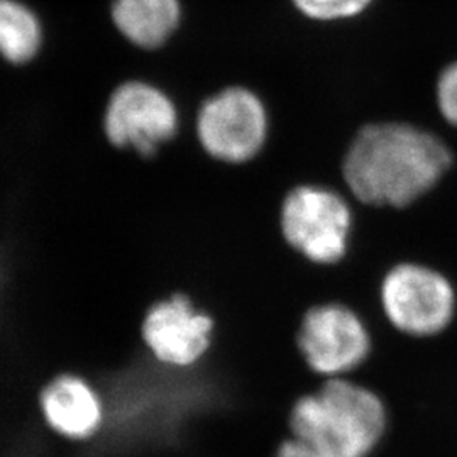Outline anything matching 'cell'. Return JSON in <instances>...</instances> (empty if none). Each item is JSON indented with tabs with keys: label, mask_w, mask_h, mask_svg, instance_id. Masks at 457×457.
<instances>
[{
	"label": "cell",
	"mask_w": 457,
	"mask_h": 457,
	"mask_svg": "<svg viewBox=\"0 0 457 457\" xmlns=\"http://www.w3.org/2000/svg\"><path fill=\"white\" fill-rule=\"evenodd\" d=\"M454 154L434 132L405 122L368 124L345 149L343 179L353 202L409 209L437 190Z\"/></svg>",
	"instance_id": "1"
},
{
	"label": "cell",
	"mask_w": 457,
	"mask_h": 457,
	"mask_svg": "<svg viewBox=\"0 0 457 457\" xmlns=\"http://www.w3.org/2000/svg\"><path fill=\"white\" fill-rule=\"evenodd\" d=\"M290 428L324 456L370 457L386 434L388 410L378 393L351 378H327L295 402Z\"/></svg>",
	"instance_id": "2"
},
{
	"label": "cell",
	"mask_w": 457,
	"mask_h": 457,
	"mask_svg": "<svg viewBox=\"0 0 457 457\" xmlns=\"http://www.w3.org/2000/svg\"><path fill=\"white\" fill-rule=\"evenodd\" d=\"M353 224V200L324 185L295 187L283 198L279 211L285 243L307 262L320 266L343 262Z\"/></svg>",
	"instance_id": "3"
},
{
	"label": "cell",
	"mask_w": 457,
	"mask_h": 457,
	"mask_svg": "<svg viewBox=\"0 0 457 457\" xmlns=\"http://www.w3.org/2000/svg\"><path fill=\"white\" fill-rule=\"evenodd\" d=\"M379 296L390 326L413 339L439 337L456 320V285L430 264H395L383 278Z\"/></svg>",
	"instance_id": "4"
},
{
	"label": "cell",
	"mask_w": 457,
	"mask_h": 457,
	"mask_svg": "<svg viewBox=\"0 0 457 457\" xmlns=\"http://www.w3.org/2000/svg\"><path fill=\"white\" fill-rule=\"evenodd\" d=\"M268 114L262 100L245 88H228L209 98L196 117L202 151L224 164L254 162L268 145Z\"/></svg>",
	"instance_id": "5"
},
{
	"label": "cell",
	"mask_w": 457,
	"mask_h": 457,
	"mask_svg": "<svg viewBox=\"0 0 457 457\" xmlns=\"http://www.w3.org/2000/svg\"><path fill=\"white\" fill-rule=\"evenodd\" d=\"M104 132L115 149L151 160L175 141L179 112L156 87L145 82L122 83L107 104Z\"/></svg>",
	"instance_id": "6"
},
{
	"label": "cell",
	"mask_w": 457,
	"mask_h": 457,
	"mask_svg": "<svg viewBox=\"0 0 457 457\" xmlns=\"http://www.w3.org/2000/svg\"><path fill=\"white\" fill-rule=\"evenodd\" d=\"M296 344L315 375H353L373 349L370 328L356 312L343 303H322L305 312Z\"/></svg>",
	"instance_id": "7"
},
{
	"label": "cell",
	"mask_w": 457,
	"mask_h": 457,
	"mask_svg": "<svg viewBox=\"0 0 457 457\" xmlns=\"http://www.w3.org/2000/svg\"><path fill=\"white\" fill-rule=\"evenodd\" d=\"M36 410L48 434L77 449L97 441L107 424V403L97 381L73 366L48 376L37 390Z\"/></svg>",
	"instance_id": "8"
},
{
	"label": "cell",
	"mask_w": 457,
	"mask_h": 457,
	"mask_svg": "<svg viewBox=\"0 0 457 457\" xmlns=\"http://www.w3.org/2000/svg\"><path fill=\"white\" fill-rule=\"evenodd\" d=\"M215 322L185 294H173L147 309L141 337L156 361L171 368H192L212 345Z\"/></svg>",
	"instance_id": "9"
},
{
	"label": "cell",
	"mask_w": 457,
	"mask_h": 457,
	"mask_svg": "<svg viewBox=\"0 0 457 457\" xmlns=\"http://www.w3.org/2000/svg\"><path fill=\"white\" fill-rule=\"evenodd\" d=\"M179 0H114L115 28L141 48H158L180 24Z\"/></svg>",
	"instance_id": "10"
},
{
	"label": "cell",
	"mask_w": 457,
	"mask_h": 457,
	"mask_svg": "<svg viewBox=\"0 0 457 457\" xmlns=\"http://www.w3.org/2000/svg\"><path fill=\"white\" fill-rule=\"evenodd\" d=\"M43 45V26L19 0H0V58L14 65L31 62Z\"/></svg>",
	"instance_id": "11"
},
{
	"label": "cell",
	"mask_w": 457,
	"mask_h": 457,
	"mask_svg": "<svg viewBox=\"0 0 457 457\" xmlns=\"http://www.w3.org/2000/svg\"><path fill=\"white\" fill-rule=\"evenodd\" d=\"M373 0H294L296 9L317 21H336L356 16Z\"/></svg>",
	"instance_id": "12"
},
{
	"label": "cell",
	"mask_w": 457,
	"mask_h": 457,
	"mask_svg": "<svg viewBox=\"0 0 457 457\" xmlns=\"http://www.w3.org/2000/svg\"><path fill=\"white\" fill-rule=\"evenodd\" d=\"M436 97L444 120L457 129V62L442 70Z\"/></svg>",
	"instance_id": "13"
},
{
	"label": "cell",
	"mask_w": 457,
	"mask_h": 457,
	"mask_svg": "<svg viewBox=\"0 0 457 457\" xmlns=\"http://www.w3.org/2000/svg\"><path fill=\"white\" fill-rule=\"evenodd\" d=\"M277 457H327L319 453L317 449L311 447L305 442L298 441L295 437H290L285 442H281L278 449Z\"/></svg>",
	"instance_id": "14"
}]
</instances>
